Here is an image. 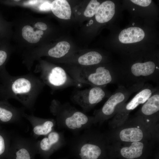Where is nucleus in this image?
<instances>
[{
    "label": "nucleus",
    "mask_w": 159,
    "mask_h": 159,
    "mask_svg": "<svg viewBox=\"0 0 159 159\" xmlns=\"http://www.w3.org/2000/svg\"><path fill=\"white\" fill-rule=\"evenodd\" d=\"M45 85L32 73L12 76L5 69L0 73V100L14 99L32 109Z\"/></svg>",
    "instance_id": "f257e3e1"
},
{
    "label": "nucleus",
    "mask_w": 159,
    "mask_h": 159,
    "mask_svg": "<svg viewBox=\"0 0 159 159\" xmlns=\"http://www.w3.org/2000/svg\"><path fill=\"white\" fill-rule=\"evenodd\" d=\"M71 72L78 82L91 85L93 87H103L115 82L119 77L117 72H112L102 66L94 69H84Z\"/></svg>",
    "instance_id": "f03ea898"
},
{
    "label": "nucleus",
    "mask_w": 159,
    "mask_h": 159,
    "mask_svg": "<svg viewBox=\"0 0 159 159\" xmlns=\"http://www.w3.org/2000/svg\"><path fill=\"white\" fill-rule=\"evenodd\" d=\"M35 73H39L40 78L44 84L53 90H56L65 85L68 76L62 67L55 66L50 68L40 66L35 70Z\"/></svg>",
    "instance_id": "7ed1b4c3"
},
{
    "label": "nucleus",
    "mask_w": 159,
    "mask_h": 159,
    "mask_svg": "<svg viewBox=\"0 0 159 159\" xmlns=\"http://www.w3.org/2000/svg\"><path fill=\"white\" fill-rule=\"evenodd\" d=\"M103 87H92L84 90L78 91L73 95V98L83 106H91L101 102L107 95Z\"/></svg>",
    "instance_id": "20e7f679"
},
{
    "label": "nucleus",
    "mask_w": 159,
    "mask_h": 159,
    "mask_svg": "<svg viewBox=\"0 0 159 159\" xmlns=\"http://www.w3.org/2000/svg\"><path fill=\"white\" fill-rule=\"evenodd\" d=\"M132 91L122 87L118 89L104 104L101 110L102 114L106 116L113 115L118 107L127 99Z\"/></svg>",
    "instance_id": "39448f33"
},
{
    "label": "nucleus",
    "mask_w": 159,
    "mask_h": 159,
    "mask_svg": "<svg viewBox=\"0 0 159 159\" xmlns=\"http://www.w3.org/2000/svg\"><path fill=\"white\" fill-rule=\"evenodd\" d=\"M159 68L153 62H137L133 64L129 72L130 76L133 79H149L158 73L156 72Z\"/></svg>",
    "instance_id": "423d86ee"
},
{
    "label": "nucleus",
    "mask_w": 159,
    "mask_h": 159,
    "mask_svg": "<svg viewBox=\"0 0 159 159\" xmlns=\"http://www.w3.org/2000/svg\"><path fill=\"white\" fill-rule=\"evenodd\" d=\"M24 114L23 110L14 107L7 100H0V123L11 122Z\"/></svg>",
    "instance_id": "0eeeda50"
},
{
    "label": "nucleus",
    "mask_w": 159,
    "mask_h": 159,
    "mask_svg": "<svg viewBox=\"0 0 159 159\" xmlns=\"http://www.w3.org/2000/svg\"><path fill=\"white\" fill-rule=\"evenodd\" d=\"M144 36L145 33L142 29L138 27H132L121 31L119 36V39L123 43H132L140 41Z\"/></svg>",
    "instance_id": "6e6552de"
},
{
    "label": "nucleus",
    "mask_w": 159,
    "mask_h": 159,
    "mask_svg": "<svg viewBox=\"0 0 159 159\" xmlns=\"http://www.w3.org/2000/svg\"><path fill=\"white\" fill-rule=\"evenodd\" d=\"M155 91V89L149 87L142 89L126 104L125 110L130 111L134 110L140 105L145 102Z\"/></svg>",
    "instance_id": "1a4fd4ad"
},
{
    "label": "nucleus",
    "mask_w": 159,
    "mask_h": 159,
    "mask_svg": "<svg viewBox=\"0 0 159 159\" xmlns=\"http://www.w3.org/2000/svg\"><path fill=\"white\" fill-rule=\"evenodd\" d=\"M115 6L110 1L103 2L100 4L95 15L96 20L100 23H104L110 21L115 13Z\"/></svg>",
    "instance_id": "9d476101"
},
{
    "label": "nucleus",
    "mask_w": 159,
    "mask_h": 159,
    "mask_svg": "<svg viewBox=\"0 0 159 159\" xmlns=\"http://www.w3.org/2000/svg\"><path fill=\"white\" fill-rule=\"evenodd\" d=\"M51 10L57 17L64 19H70L71 10L68 2L65 0H55L51 3Z\"/></svg>",
    "instance_id": "9b49d317"
},
{
    "label": "nucleus",
    "mask_w": 159,
    "mask_h": 159,
    "mask_svg": "<svg viewBox=\"0 0 159 159\" xmlns=\"http://www.w3.org/2000/svg\"><path fill=\"white\" fill-rule=\"evenodd\" d=\"M144 133L140 128L137 127H130L122 130L119 136L122 141L126 142H139L143 138Z\"/></svg>",
    "instance_id": "f8f14e48"
},
{
    "label": "nucleus",
    "mask_w": 159,
    "mask_h": 159,
    "mask_svg": "<svg viewBox=\"0 0 159 159\" xmlns=\"http://www.w3.org/2000/svg\"><path fill=\"white\" fill-rule=\"evenodd\" d=\"M144 147L143 143L140 141L132 142L130 146L122 148L120 150V154L123 157L127 159L136 158L142 155Z\"/></svg>",
    "instance_id": "ddd939ff"
},
{
    "label": "nucleus",
    "mask_w": 159,
    "mask_h": 159,
    "mask_svg": "<svg viewBox=\"0 0 159 159\" xmlns=\"http://www.w3.org/2000/svg\"><path fill=\"white\" fill-rule=\"evenodd\" d=\"M159 110V93L155 92L142 106L141 112L145 116H150L158 112Z\"/></svg>",
    "instance_id": "4468645a"
},
{
    "label": "nucleus",
    "mask_w": 159,
    "mask_h": 159,
    "mask_svg": "<svg viewBox=\"0 0 159 159\" xmlns=\"http://www.w3.org/2000/svg\"><path fill=\"white\" fill-rule=\"evenodd\" d=\"M35 152L25 146L10 148L6 159H34Z\"/></svg>",
    "instance_id": "2eb2a0df"
},
{
    "label": "nucleus",
    "mask_w": 159,
    "mask_h": 159,
    "mask_svg": "<svg viewBox=\"0 0 159 159\" xmlns=\"http://www.w3.org/2000/svg\"><path fill=\"white\" fill-rule=\"evenodd\" d=\"M88 121L87 116L80 111L74 112L65 120L66 126L72 129H75L81 127L82 125L86 124Z\"/></svg>",
    "instance_id": "dca6fc26"
},
{
    "label": "nucleus",
    "mask_w": 159,
    "mask_h": 159,
    "mask_svg": "<svg viewBox=\"0 0 159 159\" xmlns=\"http://www.w3.org/2000/svg\"><path fill=\"white\" fill-rule=\"evenodd\" d=\"M101 153V150L98 146L86 144L81 147L80 155L82 159H97Z\"/></svg>",
    "instance_id": "f3484780"
},
{
    "label": "nucleus",
    "mask_w": 159,
    "mask_h": 159,
    "mask_svg": "<svg viewBox=\"0 0 159 159\" xmlns=\"http://www.w3.org/2000/svg\"><path fill=\"white\" fill-rule=\"evenodd\" d=\"M102 55L95 51H91L80 56L78 59V63L84 66L97 64L102 60Z\"/></svg>",
    "instance_id": "a211bd4d"
},
{
    "label": "nucleus",
    "mask_w": 159,
    "mask_h": 159,
    "mask_svg": "<svg viewBox=\"0 0 159 159\" xmlns=\"http://www.w3.org/2000/svg\"><path fill=\"white\" fill-rule=\"evenodd\" d=\"M43 34L42 31L37 30L34 31L32 26L28 25L24 26L22 30V35L23 38L31 43L38 42L42 37V35Z\"/></svg>",
    "instance_id": "6ab92c4d"
},
{
    "label": "nucleus",
    "mask_w": 159,
    "mask_h": 159,
    "mask_svg": "<svg viewBox=\"0 0 159 159\" xmlns=\"http://www.w3.org/2000/svg\"><path fill=\"white\" fill-rule=\"evenodd\" d=\"M70 47V45L67 42H60L48 51V54L49 56L53 57L60 58L68 53Z\"/></svg>",
    "instance_id": "aec40b11"
},
{
    "label": "nucleus",
    "mask_w": 159,
    "mask_h": 159,
    "mask_svg": "<svg viewBox=\"0 0 159 159\" xmlns=\"http://www.w3.org/2000/svg\"><path fill=\"white\" fill-rule=\"evenodd\" d=\"M59 139V135L56 132L50 133L47 137L43 138L40 143V148L42 151H47L53 145L57 143Z\"/></svg>",
    "instance_id": "412c9836"
},
{
    "label": "nucleus",
    "mask_w": 159,
    "mask_h": 159,
    "mask_svg": "<svg viewBox=\"0 0 159 159\" xmlns=\"http://www.w3.org/2000/svg\"><path fill=\"white\" fill-rule=\"evenodd\" d=\"M9 140L5 131L0 126V159H6L9 151Z\"/></svg>",
    "instance_id": "4be33fe9"
},
{
    "label": "nucleus",
    "mask_w": 159,
    "mask_h": 159,
    "mask_svg": "<svg viewBox=\"0 0 159 159\" xmlns=\"http://www.w3.org/2000/svg\"><path fill=\"white\" fill-rule=\"evenodd\" d=\"M53 125L52 121L47 120L42 124L35 125L33 127V131L35 134L38 135H46L51 132Z\"/></svg>",
    "instance_id": "5701e85b"
},
{
    "label": "nucleus",
    "mask_w": 159,
    "mask_h": 159,
    "mask_svg": "<svg viewBox=\"0 0 159 159\" xmlns=\"http://www.w3.org/2000/svg\"><path fill=\"white\" fill-rule=\"evenodd\" d=\"M100 4L96 0H91L85 9L84 14L87 17H91L96 13Z\"/></svg>",
    "instance_id": "b1692460"
},
{
    "label": "nucleus",
    "mask_w": 159,
    "mask_h": 159,
    "mask_svg": "<svg viewBox=\"0 0 159 159\" xmlns=\"http://www.w3.org/2000/svg\"><path fill=\"white\" fill-rule=\"evenodd\" d=\"M8 54L6 51L0 49V73L5 69V63L8 58Z\"/></svg>",
    "instance_id": "393cba45"
},
{
    "label": "nucleus",
    "mask_w": 159,
    "mask_h": 159,
    "mask_svg": "<svg viewBox=\"0 0 159 159\" xmlns=\"http://www.w3.org/2000/svg\"><path fill=\"white\" fill-rule=\"evenodd\" d=\"M131 1L137 5L146 7L149 6L151 2V0H131Z\"/></svg>",
    "instance_id": "a878e982"
},
{
    "label": "nucleus",
    "mask_w": 159,
    "mask_h": 159,
    "mask_svg": "<svg viewBox=\"0 0 159 159\" xmlns=\"http://www.w3.org/2000/svg\"><path fill=\"white\" fill-rule=\"evenodd\" d=\"M39 9L42 11H49L51 10V3L47 1H45L41 5Z\"/></svg>",
    "instance_id": "bb28decb"
},
{
    "label": "nucleus",
    "mask_w": 159,
    "mask_h": 159,
    "mask_svg": "<svg viewBox=\"0 0 159 159\" xmlns=\"http://www.w3.org/2000/svg\"><path fill=\"white\" fill-rule=\"evenodd\" d=\"M34 27L40 30H45L47 29V26L44 23L42 22H38L34 24Z\"/></svg>",
    "instance_id": "cd10ccee"
},
{
    "label": "nucleus",
    "mask_w": 159,
    "mask_h": 159,
    "mask_svg": "<svg viewBox=\"0 0 159 159\" xmlns=\"http://www.w3.org/2000/svg\"><path fill=\"white\" fill-rule=\"evenodd\" d=\"M93 20H90V21L89 23H88L87 24V26H90L91 24H92L93 23Z\"/></svg>",
    "instance_id": "c85d7f7f"
},
{
    "label": "nucleus",
    "mask_w": 159,
    "mask_h": 159,
    "mask_svg": "<svg viewBox=\"0 0 159 159\" xmlns=\"http://www.w3.org/2000/svg\"><path fill=\"white\" fill-rule=\"evenodd\" d=\"M14 1H19V0H14Z\"/></svg>",
    "instance_id": "c756f323"
},
{
    "label": "nucleus",
    "mask_w": 159,
    "mask_h": 159,
    "mask_svg": "<svg viewBox=\"0 0 159 159\" xmlns=\"http://www.w3.org/2000/svg\"><path fill=\"white\" fill-rule=\"evenodd\" d=\"M135 24L134 23H133V24H132V25H134Z\"/></svg>",
    "instance_id": "7c9ffc66"
},
{
    "label": "nucleus",
    "mask_w": 159,
    "mask_h": 159,
    "mask_svg": "<svg viewBox=\"0 0 159 159\" xmlns=\"http://www.w3.org/2000/svg\"><path fill=\"white\" fill-rule=\"evenodd\" d=\"M135 10L134 9H133V10Z\"/></svg>",
    "instance_id": "2f4dec72"
}]
</instances>
